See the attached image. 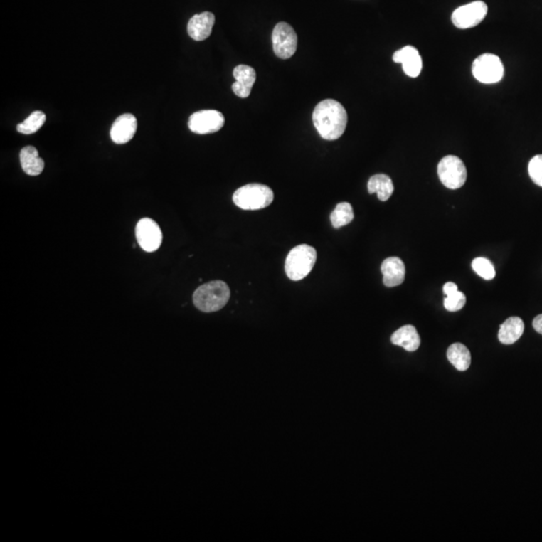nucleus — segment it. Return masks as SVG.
<instances>
[{"instance_id": "5701e85b", "label": "nucleus", "mask_w": 542, "mask_h": 542, "mask_svg": "<svg viewBox=\"0 0 542 542\" xmlns=\"http://www.w3.org/2000/svg\"><path fill=\"white\" fill-rule=\"evenodd\" d=\"M472 268L480 277L485 280H491L496 275L491 261L485 257H477L472 261Z\"/></svg>"}, {"instance_id": "dca6fc26", "label": "nucleus", "mask_w": 542, "mask_h": 542, "mask_svg": "<svg viewBox=\"0 0 542 542\" xmlns=\"http://www.w3.org/2000/svg\"><path fill=\"white\" fill-rule=\"evenodd\" d=\"M390 341L395 346H402L407 351H417L421 345L418 331L411 324H407L395 331L390 336Z\"/></svg>"}, {"instance_id": "a878e982", "label": "nucleus", "mask_w": 542, "mask_h": 542, "mask_svg": "<svg viewBox=\"0 0 542 542\" xmlns=\"http://www.w3.org/2000/svg\"><path fill=\"white\" fill-rule=\"evenodd\" d=\"M532 326H533V328L537 333L542 334V314H539V316H537L536 319H533Z\"/></svg>"}, {"instance_id": "6e6552de", "label": "nucleus", "mask_w": 542, "mask_h": 542, "mask_svg": "<svg viewBox=\"0 0 542 542\" xmlns=\"http://www.w3.org/2000/svg\"><path fill=\"white\" fill-rule=\"evenodd\" d=\"M487 4L483 1H474L458 7L452 14V23L457 28H472L482 23L487 16Z\"/></svg>"}, {"instance_id": "f8f14e48", "label": "nucleus", "mask_w": 542, "mask_h": 542, "mask_svg": "<svg viewBox=\"0 0 542 542\" xmlns=\"http://www.w3.org/2000/svg\"><path fill=\"white\" fill-rule=\"evenodd\" d=\"M137 128H138V121L134 115H122L114 122L113 126H112V140L119 145L128 143L135 136Z\"/></svg>"}, {"instance_id": "4be33fe9", "label": "nucleus", "mask_w": 542, "mask_h": 542, "mask_svg": "<svg viewBox=\"0 0 542 542\" xmlns=\"http://www.w3.org/2000/svg\"><path fill=\"white\" fill-rule=\"evenodd\" d=\"M46 114L41 111H36L29 115L23 123L17 124V131L24 135L36 133L46 123Z\"/></svg>"}, {"instance_id": "b1692460", "label": "nucleus", "mask_w": 542, "mask_h": 542, "mask_svg": "<svg viewBox=\"0 0 542 542\" xmlns=\"http://www.w3.org/2000/svg\"><path fill=\"white\" fill-rule=\"evenodd\" d=\"M466 304V297L463 292L455 290V292H451L448 295H446L444 299V307L447 311L449 312H458L462 309Z\"/></svg>"}, {"instance_id": "f257e3e1", "label": "nucleus", "mask_w": 542, "mask_h": 542, "mask_svg": "<svg viewBox=\"0 0 542 542\" xmlns=\"http://www.w3.org/2000/svg\"><path fill=\"white\" fill-rule=\"evenodd\" d=\"M312 122L322 139L338 140L345 133L348 113L343 105L336 100H324L314 107Z\"/></svg>"}, {"instance_id": "6ab92c4d", "label": "nucleus", "mask_w": 542, "mask_h": 542, "mask_svg": "<svg viewBox=\"0 0 542 542\" xmlns=\"http://www.w3.org/2000/svg\"><path fill=\"white\" fill-rule=\"evenodd\" d=\"M368 190L370 194L377 193L378 198L381 201H387L394 193V184L388 175H373L368 180Z\"/></svg>"}, {"instance_id": "f3484780", "label": "nucleus", "mask_w": 542, "mask_h": 542, "mask_svg": "<svg viewBox=\"0 0 542 542\" xmlns=\"http://www.w3.org/2000/svg\"><path fill=\"white\" fill-rule=\"evenodd\" d=\"M524 331V321L520 317H509L500 326L498 339L503 345H512L521 338Z\"/></svg>"}, {"instance_id": "9d476101", "label": "nucleus", "mask_w": 542, "mask_h": 542, "mask_svg": "<svg viewBox=\"0 0 542 542\" xmlns=\"http://www.w3.org/2000/svg\"><path fill=\"white\" fill-rule=\"evenodd\" d=\"M136 238L143 250L154 253L162 244L163 234L155 221L150 218H143L137 224Z\"/></svg>"}, {"instance_id": "0eeeda50", "label": "nucleus", "mask_w": 542, "mask_h": 542, "mask_svg": "<svg viewBox=\"0 0 542 542\" xmlns=\"http://www.w3.org/2000/svg\"><path fill=\"white\" fill-rule=\"evenodd\" d=\"M272 46L277 58H292L297 48V34L294 28L287 23H278L272 31Z\"/></svg>"}, {"instance_id": "7ed1b4c3", "label": "nucleus", "mask_w": 542, "mask_h": 542, "mask_svg": "<svg viewBox=\"0 0 542 542\" xmlns=\"http://www.w3.org/2000/svg\"><path fill=\"white\" fill-rule=\"evenodd\" d=\"M316 261V249L307 244H300L288 253L285 260V272L289 280L299 282L311 273Z\"/></svg>"}, {"instance_id": "9b49d317", "label": "nucleus", "mask_w": 542, "mask_h": 542, "mask_svg": "<svg viewBox=\"0 0 542 542\" xmlns=\"http://www.w3.org/2000/svg\"><path fill=\"white\" fill-rule=\"evenodd\" d=\"M395 63H402L403 70L410 78H417L421 74L423 62L418 50L414 46H407L395 51L393 55Z\"/></svg>"}, {"instance_id": "aec40b11", "label": "nucleus", "mask_w": 542, "mask_h": 542, "mask_svg": "<svg viewBox=\"0 0 542 542\" xmlns=\"http://www.w3.org/2000/svg\"><path fill=\"white\" fill-rule=\"evenodd\" d=\"M447 358L458 371H467L471 365V354L467 346L460 343L453 344L447 351Z\"/></svg>"}, {"instance_id": "2eb2a0df", "label": "nucleus", "mask_w": 542, "mask_h": 542, "mask_svg": "<svg viewBox=\"0 0 542 542\" xmlns=\"http://www.w3.org/2000/svg\"><path fill=\"white\" fill-rule=\"evenodd\" d=\"M381 271L383 273V282L387 287H395L402 285L406 275V267L401 258L393 257L387 258L383 261L381 266Z\"/></svg>"}, {"instance_id": "a211bd4d", "label": "nucleus", "mask_w": 542, "mask_h": 542, "mask_svg": "<svg viewBox=\"0 0 542 542\" xmlns=\"http://www.w3.org/2000/svg\"><path fill=\"white\" fill-rule=\"evenodd\" d=\"M21 164L24 172L29 176H38L45 169V162L33 146L24 147L21 151Z\"/></svg>"}, {"instance_id": "1a4fd4ad", "label": "nucleus", "mask_w": 542, "mask_h": 542, "mask_svg": "<svg viewBox=\"0 0 542 542\" xmlns=\"http://www.w3.org/2000/svg\"><path fill=\"white\" fill-rule=\"evenodd\" d=\"M225 118L223 114L216 110H203L191 115L188 122L190 130L193 133L205 135L216 133L223 128Z\"/></svg>"}, {"instance_id": "39448f33", "label": "nucleus", "mask_w": 542, "mask_h": 542, "mask_svg": "<svg viewBox=\"0 0 542 542\" xmlns=\"http://www.w3.org/2000/svg\"><path fill=\"white\" fill-rule=\"evenodd\" d=\"M438 176L442 184L451 190L459 189L467 180V169L457 156L448 155L438 165Z\"/></svg>"}, {"instance_id": "20e7f679", "label": "nucleus", "mask_w": 542, "mask_h": 542, "mask_svg": "<svg viewBox=\"0 0 542 542\" xmlns=\"http://www.w3.org/2000/svg\"><path fill=\"white\" fill-rule=\"evenodd\" d=\"M273 198L275 194L270 187L253 183L236 190L233 194V202L243 210H260L270 206Z\"/></svg>"}, {"instance_id": "393cba45", "label": "nucleus", "mask_w": 542, "mask_h": 542, "mask_svg": "<svg viewBox=\"0 0 542 542\" xmlns=\"http://www.w3.org/2000/svg\"><path fill=\"white\" fill-rule=\"evenodd\" d=\"M528 173L537 186L542 187V155L534 156L528 164Z\"/></svg>"}, {"instance_id": "423d86ee", "label": "nucleus", "mask_w": 542, "mask_h": 542, "mask_svg": "<svg viewBox=\"0 0 542 542\" xmlns=\"http://www.w3.org/2000/svg\"><path fill=\"white\" fill-rule=\"evenodd\" d=\"M472 74L482 84H495L502 80L504 65L496 55L484 53L473 62Z\"/></svg>"}, {"instance_id": "f03ea898", "label": "nucleus", "mask_w": 542, "mask_h": 542, "mask_svg": "<svg viewBox=\"0 0 542 542\" xmlns=\"http://www.w3.org/2000/svg\"><path fill=\"white\" fill-rule=\"evenodd\" d=\"M230 299V288L221 280L205 283L195 290L193 302L199 311L214 312L220 311Z\"/></svg>"}, {"instance_id": "4468645a", "label": "nucleus", "mask_w": 542, "mask_h": 542, "mask_svg": "<svg viewBox=\"0 0 542 542\" xmlns=\"http://www.w3.org/2000/svg\"><path fill=\"white\" fill-rule=\"evenodd\" d=\"M233 77L236 82L232 85V90L236 96L246 99L250 96L251 90L256 80L255 68L249 65H238L233 70Z\"/></svg>"}, {"instance_id": "412c9836", "label": "nucleus", "mask_w": 542, "mask_h": 542, "mask_svg": "<svg viewBox=\"0 0 542 542\" xmlns=\"http://www.w3.org/2000/svg\"><path fill=\"white\" fill-rule=\"evenodd\" d=\"M354 220L353 207L348 202H341L336 205V209L331 214V224L334 228L348 225Z\"/></svg>"}, {"instance_id": "ddd939ff", "label": "nucleus", "mask_w": 542, "mask_h": 542, "mask_svg": "<svg viewBox=\"0 0 542 542\" xmlns=\"http://www.w3.org/2000/svg\"><path fill=\"white\" fill-rule=\"evenodd\" d=\"M214 23L215 16L212 12L205 11L195 14L188 23V34L196 41L207 40L212 33Z\"/></svg>"}]
</instances>
